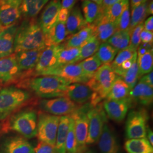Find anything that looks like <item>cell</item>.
<instances>
[{"label":"cell","mask_w":153,"mask_h":153,"mask_svg":"<svg viewBox=\"0 0 153 153\" xmlns=\"http://www.w3.org/2000/svg\"><path fill=\"white\" fill-rule=\"evenodd\" d=\"M46 47L45 35L39 24L27 22L16 31L14 39V52L43 50Z\"/></svg>","instance_id":"1"},{"label":"cell","mask_w":153,"mask_h":153,"mask_svg":"<svg viewBox=\"0 0 153 153\" xmlns=\"http://www.w3.org/2000/svg\"><path fill=\"white\" fill-rule=\"evenodd\" d=\"M117 76L110 65L103 64L88 81L86 85L93 91L90 103L93 107L106 99Z\"/></svg>","instance_id":"2"},{"label":"cell","mask_w":153,"mask_h":153,"mask_svg":"<svg viewBox=\"0 0 153 153\" xmlns=\"http://www.w3.org/2000/svg\"><path fill=\"white\" fill-rule=\"evenodd\" d=\"M71 83L61 76H43L28 81V85L38 97L51 99L65 97L68 86Z\"/></svg>","instance_id":"3"},{"label":"cell","mask_w":153,"mask_h":153,"mask_svg":"<svg viewBox=\"0 0 153 153\" xmlns=\"http://www.w3.org/2000/svg\"><path fill=\"white\" fill-rule=\"evenodd\" d=\"M31 98L27 91L14 87L0 89V120L26 104Z\"/></svg>","instance_id":"4"},{"label":"cell","mask_w":153,"mask_h":153,"mask_svg":"<svg viewBox=\"0 0 153 153\" xmlns=\"http://www.w3.org/2000/svg\"><path fill=\"white\" fill-rule=\"evenodd\" d=\"M38 117L33 109H26L13 115L9 123V129L22 136L31 139L37 136Z\"/></svg>","instance_id":"5"},{"label":"cell","mask_w":153,"mask_h":153,"mask_svg":"<svg viewBox=\"0 0 153 153\" xmlns=\"http://www.w3.org/2000/svg\"><path fill=\"white\" fill-rule=\"evenodd\" d=\"M93 105L90 103L79 106L71 114V117L74 122V131L76 138L77 153L86 152V140L88 131V112Z\"/></svg>","instance_id":"6"},{"label":"cell","mask_w":153,"mask_h":153,"mask_svg":"<svg viewBox=\"0 0 153 153\" xmlns=\"http://www.w3.org/2000/svg\"><path fill=\"white\" fill-rule=\"evenodd\" d=\"M60 116L40 112L37 125V136L39 141L55 146Z\"/></svg>","instance_id":"7"},{"label":"cell","mask_w":153,"mask_h":153,"mask_svg":"<svg viewBox=\"0 0 153 153\" xmlns=\"http://www.w3.org/2000/svg\"><path fill=\"white\" fill-rule=\"evenodd\" d=\"M148 115L144 109L131 111L126 121V136L128 139L146 137Z\"/></svg>","instance_id":"8"},{"label":"cell","mask_w":153,"mask_h":153,"mask_svg":"<svg viewBox=\"0 0 153 153\" xmlns=\"http://www.w3.org/2000/svg\"><path fill=\"white\" fill-rule=\"evenodd\" d=\"M88 131L86 145H90L98 142L103 127L107 121L103 105L99 104L92 107L88 112Z\"/></svg>","instance_id":"9"},{"label":"cell","mask_w":153,"mask_h":153,"mask_svg":"<svg viewBox=\"0 0 153 153\" xmlns=\"http://www.w3.org/2000/svg\"><path fill=\"white\" fill-rule=\"evenodd\" d=\"M39 105L46 113L59 116L70 115L79 107L66 97L44 99Z\"/></svg>","instance_id":"10"},{"label":"cell","mask_w":153,"mask_h":153,"mask_svg":"<svg viewBox=\"0 0 153 153\" xmlns=\"http://www.w3.org/2000/svg\"><path fill=\"white\" fill-rule=\"evenodd\" d=\"M60 45L46 47L40 56L35 66L38 76H48L49 72L58 68V54Z\"/></svg>","instance_id":"11"},{"label":"cell","mask_w":153,"mask_h":153,"mask_svg":"<svg viewBox=\"0 0 153 153\" xmlns=\"http://www.w3.org/2000/svg\"><path fill=\"white\" fill-rule=\"evenodd\" d=\"M48 76H57L71 83L86 84L89 79L85 76L79 64H71L61 66L49 72Z\"/></svg>","instance_id":"12"},{"label":"cell","mask_w":153,"mask_h":153,"mask_svg":"<svg viewBox=\"0 0 153 153\" xmlns=\"http://www.w3.org/2000/svg\"><path fill=\"white\" fill-rule=\"evenodd\" d=\"M131 102L130 98L123 100L106 99L103 102V107L110 119L121 122L125 119Z\"/></svg>","instance_id":"13"},{"label":"cell","mask_w":153,"mask_h":153,"mask_svg":"<svg viewBox=\"0 0 153 153\" xmlns=\"http://www.w3.org/2000/svg\"><path fill=\"white\" fill-rule=\"evenodd\" d=\"M61 8L60 0H52L45 7L42 14L39 22V25L44 35L48 33L58 22Z\"/></svg>","instance_id":"14"},{"label":"cell","mask_w":153,"mask_h":153,"mask_svg":"<svg viewBox=\"0 0 153 153\" xmlns=\"http://www.w3.org/2000/svg\"><path fill=\"white\" fill-rule=\"evenodd\" d=\"M94 36L100 42H107L111 36L117 31L116 25L109 21L102 11L96 21L92 23Z\"/></svg>","instance_id":"15"},{"label":"cell","mask_w":153,"mask_h":153,"mask_svg":"<svg viewBox=\"0 0 153 153\" xmlns=\"http://www.w3.org/2000/svg\"><path fill=\"white\" fill-rule=\"evenodd\" d=\"M21 72L16 56L11 55L0 59V84L9 83L14 81Z\"/></svg>","instance_id":"16"},{"label":"cell","mask_w":153,"mask_h":153,"mask_svg":"<svg viewBox=\"0 0 153 153\" xmlns=\"http://www.w3.org/2000/svg\"><path fill=\"white\" fill-rule=\"evenodd\" d=\"M0 153H35L34 148L22 137H9L1 143Z\"/></svg>","instance_id":"17"},{"label":"cell","mask_w":153,"mask_h":153,"mask_svg":"<svg viewBox=\"0 0 153 153\" xmlns=\"http://www.w3.org/2000/svg\"><path fill=\"white\" fill-rule=\"evenodd\" d=\"M92 90L86 84L75 83L68 86L65 97L76 104H83L90 100Z\"/></svg>","instance_id":"18"},{"label":"cell","mask_w":153,"mask_h":153,"mask_svg":"<svg viewBox=\"0 0 153 153\" xmlns=\"http://www.w3.org/2000/svg\"><path fill=\"white\" fill-rule=\"evenodd\" d=\"M99 148L101 153H119V145L115 133L105 123L99 139Z\"/></svg>","instance_id":"19"},{"label":"cell","mask_w":153,"mask_h":153,"mask_svg":"<svg viewBox=\"0 0 153 153\" xmlns=\"http://www.w3.org/2000/svg\"><path fill=\"white\" fill-rule=\"evenodd\" d=\"M17 31L16 25L5 27L0 33V59L12 55L14 52V39Z\"/></svg>","instance_id":"20"},{"label":"cell","mask_w":153,"mask_h":153,"mask_svg":"<svg viewBox=\"0 0 153 153\" xmlns=\"http://www.w3.org/2000/svg\"><path fill=\"white\" fill-rule=\"evenodd\" d=\"M21 2L0 3V23L5 27L10 26L19 18Z\"/></svg>","instance_id":"21"},{"label":"cell","mask_w":153,"mask_h":153,"mask_svg":"<svg viewBox=\"0 0 153 153\" xmlns=\"http://www.w3.org/2000/svg\"><path fill=\"white\" fill-rule=\"evenodd\" d=\"M129 98L131 101H136L144 105H149L152 103L153 99V88L139 81L129 93Z\"/></svg>","instance_id":"22"},{"label":"cell","mask_w":153,"mask_h":153,"mask_svg":"<svg viewBox=\"0 0 153 153\" xmlns=\"http://www.w3.org/2000/svg\"><path fill=\"white\" fill-rule=\"evenodd\" d=\"M43 50H29L16 52V62L21 71H31L35 68Z\"/></svg>","instance_id":"23"},{"label":"cell","mask_w":153,"mask_h":153,"mask_svg":"<svg viewBox=\"0 0 153 153\" xmlns=\"http://www.w3.org/2000/svg\"><path fill=\"white\" fill-rule=\"evenodd\" d=\"M87 25L81 10L78 7L71 9L65 23L67 35L76 33Z\"/></svg>","instance_id":"24"},{"label":"cell","mask_w":153,"mask_h":153,"mask_svg":"<svg viewBox=\"0 0 153 153\" xmlns=\"http://www.w3.org/2000/svg\"><path fill=\"white\" fill-rule=\"evenodd\" d=\"M44 35L46 47L60 45L67 36L65 23L58 21Z\"/></svg>","instance_id":"25"},{"label":"cell","mask_w":153,"mask_h":153,"mask_svg":"<svg viewBox=\"0 0 153 153\" xmlns=\"http://www.w3.org/2000/svg\"><path fill=\"white\" fill-rule=\"evenodd\" d=\"M69 115L60 116L55 144L56 153H65L66 139L69 129Z\"/></svg>","instance_id":"26"},{"label":"cell","mask_w":153,"mask_h":153,"mask_svg":"<svg viewBox=\"0 0 153 153\" xmlns=\"http://www.w3.org/2000/svg\"><path fill=\"white\" fill-rule=\"evenodd\" d=\"M131 88L121 76H117L106 99L108 100H123L129 98Z\"/></svg>","instance_id":"27"},{"label":"cell","mask_w":153,"mask_h":153,"mask_svg":"<svg viewBox=\"0 0 153 153\" xmlns=\"http://www.w3.org/2000/svg\"><path fill=\"white\" fill-rule=\"evenodd\" d=\"M124 148L128 153H153V146L146 138L128 139Z\"/></svg>","instance_id":"28"},{"label":"cell","mask_w":153,"mask_h":153,"mask_svg":"<svg viewBox=\"0 0 153 153\" xmlns=\"http://www.w3.org/2000/svg\"><path fill=\"white\" fill-rule=\"evenodd\" d=\"M80 48L66 47L64 44H60L58 54V67L78 62Z\"/></svg>","instance_id":"29"},{"label":"cell","mask_w":153,"mask_h":153,"mask_svg":"<svg viewBox=\"0 0 153 153\" xmlns=\"http://www.w3.org/2000/svg\"><path fill=\"white\" fill-rule=\"evenodd\" d=\"M93 36V26L88 25L80 31L73 34L64 45L66 47L80 48Z\"/></svg>","instance_id":"30"},{"label":"cell","mask_w":153,"mask_h":153,"mask_svg":"<svg viewBox=\"0 0 153 153\" xmlns=\"http://www.w3.org/2000/svg\"><path fill=\"white\" fill-rule=\"evenodd\" d=\"M49 0H22L21 5V13L26 16H36Z\"/></svg>","instance_id":"31"},{"label":"cell","mask_w":153,"mask_h":153,"mask_svg":"<svg viewBox=\"0 0 153 153\" xmlns=\"http://www.w3.org/2000/svg\"><path fill=\"white\" fill-rule=\"evenodd\" d=\"M131 32L129 30L116 31L107 40V43L119 51L128 47Z\"/></svg>","instance_id":"32"},{"label":"cell","mask_w":153,"mask_h":153,"mask_svg":"<svg viewBox=\"0 0 153 153\" xmlns=\"http://www.w3.org/2000/svg\"><path fill=\"white\" fill-rule=\"evenodd\" d=\"M128 5H129V0H120L115 4L109 6L103 13L109 21L116 25L123 12Z\"/></svg>","instance_id":"33"},{"label":"cell","mask_w":153,"mask_h":153,"mask_svg":"<svg viewBox=\"0 0 153 153\" xmlns=\"http://www.w3.org/2000/svg\"><path fill=\"white\" fill-rule=\"evenodd\" d=\"M119 51L107 42L100 44L98 50L95 55L98 57L102 64H109L115 58Z\"/></svg>","instance_id":"34"},{"label":"cell","mask_w":153,"mask_h":153,"mask_svg":"<svg viewBox=\"0 0 153 153\" xmlns=\"http://www.w3.org/2000/svg\"><path fill=\"white\" fill-rule=\"evenodd\" d=\"M137 62L140 77L153 71V49L148 50L142 55H137Z\"/></svg>","instance_id":"35"},{"label":"cell","mask_w":153,"mask_h":153,"mask_svg":"<svg viewBox=\"0 0 153 153\" xmlns=\"http://www.w3.org/2000/svg\"><path fill=\"white\" fill-rule=\"evenodd\" d=\"M82 6L85 20L88 24L95 22L102 12L100 6L89 0H85Z\"/></svg>","instance_id":"36"},{"label":"cell","mask_w":153,"mask_h":153,"mask_svg":"<svg viewBox=\"0 0 153 153\" xmlns=\"http://www.w3.org/2000/svg\"><path fill=\"white\" fill-rule=\"evenodd\" d=\"M100 44V42L94 36L88 39L80 47L78 61L83 60L96 53L98 50Z\"/></svg>","instance_id":"37"},{"label":"cell","mask_w":153,"mask_h":153,"mask_svg":"<svg viewBox=\"0 0 153 153\" xmlns=\"http://www.w3.org/2000/svg\"><path fill=\"white\" fill-rule=\"evenodd\" d=\"M148 5V2L147 1L132 9L129 25V30L131 32L134 28L143 22L147 16Z\"/></svg>","instance_id":"38"},{"label":"cell","mask_w":153,"mask_h":153,"mask_svg":"<svg viewBox=\"0 0 153 153\" xmlns=\"http://www.w3.org/2000/svg\"><path fill=\"white\" fill-rule=\"evenodd\" d=\"M85 76L90 79L102 65V62L95 55L82 60L79 63Z\"/></svg>","instance_id":"39"},{"label":"cell","mask_w":153,"mask_h":153,"mask_svg":"<svg viewBox=\"0 0 153 153\" xmlns=\"http://www.w3.org/2000/svg\"><path fill=\"white\" fill-rule=\"evenodd\" d=\"M117 54V55H116L114 60L110 65L114 71L120 67L126 61L131 59L137 55V51L128 47L126 49L119 51Z\"/></svg>","instance_id":"40"},{"label":"cell","mask_w":153,"mask_h":153,"mask_svg":"<svg viewBox=\"0 0 153 153\" xmlns=\"http://www.w3.org/2000/svg\"><path fill=\"white\" fill-rule=\"evenodd\" d=\"M70 116V122L65 142V153H77V147L75 131L74 122Z\"/></svg>","instance_id":"41"},{"label":"cell","mask_w":153,"mask_h":153,"mask_svg":"<svg viewBox=\"0 0 153 153\" xmlns=\"http://www.w3.org/2000/svg\"><path fill=\"white\" fill-rule=\"evenodd\" d=\"M121 77L131 89L134 87L137 84L138 78H140L137 60L133 63L131 67L128 69Z\"/></svg>","instance_id":"42"},{"label":"cell","mask_w":153,"mask_h":153,"mask_svg":"<svg viewBox=\"0 0 153 153\" xmlns=\"http://www.w3.org/2000/svg\"><path fill=\"white\" fill-rule=\"evenodd\" d=\"M130 21L131 13L129 9V5H128L123 12L117 22V31L129 30Z\"/></svg>","instance_id":"43"},{"label":"cell","mask_w":153,"mask_h":153,"mask_svg":"<svg viewBox=\"0 0 153 153\" xmlns=\"http://www.w3.org/2000/svg\"><path fill=\"white\" fill-rule=\"evenodd\" d=\"M143 29V23L138 25L133 29L131 34V39L129 46L132 49L137 51L139 45L141 44L140 33Z\"/></svg>","instance_id":"44"},{"label":"cell","mask_w":153,"mask_h":153,"mask_svg":"<svg viewBox=\"0 0 153 153\" xmlns=\"http://www.w3.org/2000/svg\"><path fill=\"white\" fill-rule=\"evenodd\" d=\"M34 151L35 153H56L55 146L42 141L39 142Z\"/></svg>","instance_id":"45"},{"label":"cell","mask_w":153,"mask_h":153,"mask_svg":"<svg viewBox=\"0 0 153 153\" xmlns=\"http://www.w3.org/2000/svg\"><path fill=\"white\" fill-rule=\"evenodd\" d=\"M140 39L142 43H153V32L143 29L140 33Z\"/></svg>","instance_id":"46"},{"label":"cell","mask_w":153,"mask_h":153,"mask_svg":"<svg viewBox=\"0 0 153 153\" xmlns=\"http://www.w3.org/2000/svg\"><path fill=\"white\" fill-rule=\"evenodd\" d=\"M70 11L71 10H68L66 9L61 8L60 10L59 11V14L58 21L65 23L66 20L68 19V17L69 16Z\"/></svg>","instance_id":"47"},{"label":"cell","mask_w":153,"mask_h":153,"mask_svg":"<svg viewBox=\"0 0 153 153\" xmlns=\"http://www.w3.org/2000/svg\"><path fill=\"white\" fill-rule=\"evenodd\" d=\"M153 71L146 74L144 76H142L140 79V81L146 83V85L150 86L151 88H153Z\"/></svg>","instance_id":"48"},{"label":"cell","mask_w":153,"mask_h":153,"mask_svg":"<svg viewBox=\"0 0 153 153\" xmlns=\"http://www.w3.org/2000/svg\"><path fill=\"white\" fill-rule=\"evenodd\" d=\"M76 1V0H62L61 2V8L71 10L74 5H75Z\"/></svg>","instance_id":"49"},{"label":"cell","mask_w":153,"mask_h":153,"mask_svg":"<svg viewBox=\"0 0 153 153\" xmlns=\"http://www.w3.org/2000/svg\"><path fill=\"white\" fill-rule=\"evenodd\" d=\"M119 1L120 0H103L102 4L100 6L101 10L102 12H103L107 8H108L109 6L115 4V3Z\"/></svg>","instance_id":"50"},{"label":"cell","mask_w":153,"mask_h":153,"mask_svg":"<svg viewBox=\"0 0 153 153\" xmlns=\"http://www.w3.org/2000/svg\"><path fill=\"white\" fill-rule=\"evenodd\" d=\"M143 29L149 31L153 32V16L149 17L143 23Z\"/></svg>","instance_id":"51"},{"label":"cell","mask_w":153,"mask_h":153,"mask_svg":"<svg viewBox=\"0 0 153 153\" xmlns=\"http://www.w3.org/2000/svg\"><path fill=\"white\" fill-rule=\"evenodd\" d=\"M147 1L148 0H131V9H133Z\"/></svg>","instance_id":"52"},{"label":"cell","mask_w":153,"mask_h":153,"mask_svg":"<svg viewBox=\"0 0 153 153\" xmlns=\"http://www.w3.org/2000/svg\"><path fill=\"white\" fill-rule=\"evenodd\" d=\"M146 137H148V140L149 142L150 143V144L153 145V131L150 129L148 128L147 132H146Z\"/></svg>","instance_id":"53"},{"label":"cell","mask_w":153,"mask_h":153,"mask_svg":"<svg viewBox=\"0 0 153 153\" xmlns=\"http://www.w3.org/2000/svg\"><path fill=\"white\" fill-rule=\"evenodd\" d=\"M153 14V0L148 4L147 8V15H152Z\"/></svg>","instance_id":"54"},{"label":"cell","mask_w":153,"mask_h":153,"mask_svg":"<svg viewBox=\"0 0 153 153\" xmlns=\"http://www.w3.org/2000/svg\"><path fill=\"white\" fill-rule=\"evenodd\" d=\"M22 0H0V3H22Z\"/></svg>","instance_id":"55"},{"label":"cell","mask_w":153,"mask_h":153,"mask_svg":"<svg viewBox=\"0 0 153 153\" xmlns=\"http://www.w3.org/2000/svg\"><path fill=\"white\" fill-rule=\"evenodd\" d=\"M89 1H91L99 6H101L103 2V0H89Z\"/></svg>","instance_id":"56"},{"label":"cell","mask_w":153,"mask_h":153,"mask_svg":"<svg viewBox=\"0 0 153 153\" xmlns=\"http://www.w3.org/2000/svg\"><path fill=\"white\" fill-rule=\"evenodd\" d=\"M4 29V26L0 23V33Z\"/></svg>","instance_id":"57"},{"label":"cell","mask_w":153,"mask_h":153,"mask_svg":"<svg viewBox=\"0 0 153 153\" xmlns=\"http://www.w3.org/2000/svg\"><path fill=\"white\" fill-rule=\"evenodd\" d=\"M94 153L93 152H92V151H87V152H85V153Z\"/></svg>","instance_id":"58"},{"label":"cell","mask_w":153,"mask_h":153,"mask_svg":"<svg viewBox=\"0 0 153 153\" xmlns=\"http://www.w3.org/2000/svg\"></svg>","instance_id":"59"}]
</instances>
